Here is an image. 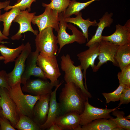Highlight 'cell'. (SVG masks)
I'll list each match as a JSON object with an SVG mask.
<instances>
[{
	"label": "cell",
	"mask_w": 130,
	"mask_h": 130,
	"mask_svg": "<svg viewBox=\"0 0 130 130\" xmlns=\"http://www.w3.org/2000/svg\"><path fill=\"white\" fill-rule=\"evenodd\" d=\"M87 97L74 84L66 83L59 96L61 115L70 111H74L80 115L84 110Z\"/></svg>",
	"instance_id": "1"
},
{
	"label": "cell",
	"mask_w": 130,
	"mask_h": 130,
	"mask_svg": "<svg viewBox=\"0 0 130 130\" xmlns=\"http://www.w3.org/2000/svg\"><path fill=\"white\" fill-rule=\"evenodd\" d=\"M59 29L57 31L58 43L59 48L58 55L63 47L66 45L76 42L80 44L85 43L86 39L82 32L71 23L68 24L65 20L63 12L58 13Z\"/></svg>",
	"instance_id": "2"
},
{
	"label": "cell",
	"mask_w": 130,
	"mask_h": 130,
	"mask_svg": "<svg viewBox=\"0 0 130 130\" xmlns=\"http://www.w3.org/2000/svg\"><path fill=\"white\" fill-rule=\"evenodd\" d=\"M21 84L19 82L10 87L8 90L9 96L15 103L20 115H25L33 119V108L40 96L25 94Z\"/></svg>",
	"instance_id": "3"
},
{
	"label": "cell",
	"mask_w": 130,
	"mask_h": 130,
	"mask_svg": "<svg viewBox=\"0 0 130 130\" xmlns=\"http://www.w3.org/2000/svg\"><path fill=\"white\" fill-rule=\"evenodd\" d=\"M60 65L65 72L64 79L66 83L74 84L82 90L86 96L91 98L92 96L85 88L83 81V75L80 65L75 66L69 54L63 55L61 57Z\"/></svg>",
	"instance_id": "4"
},
{
	"label": "cell",
	"mask_w": 130,
	"mask_h": 130,
	"mask_svg": "<svg viewBox=\"0 0 130 130\" xmlns=\"http://www.w3.org/2000/svg\"><path fill=\"white\" fill-rule=\"evenodd\" d=\"M53 29L48 27L39 33L35 39L36 49L40 53L47 55H56L58 50L57 37Z\"/></svg>",
	"instance_id": "5"
},
{
	"label": "cell",
	"mask_w": 130,
	"mask_h": 130,
	"mask_svg": "<svg viewBox=\"0 0 130 130\" xmlns=\"http://www.w3.org/2000/svg\"><path fill=\"white\" fill-rule=\"evenodd\" d=\"M37 64L43 71L47 79L52 83L58 82L61 76L58 65L55 55H47L39 53Z\"/></svg>",
	"instance_id": "6"
},
{
	"label": "cell",
	"mask_w": 130,
	"mask_h": 130,
	"mask_svg": "<svg viewBox=\"0 0 130 130\" xmlns=\"http://www.w3.org/2000/svg\"><path fill=\"white\" fill-rule=\"evenodd\" d=\"M0 107L2 114L14 128L19 119V113L15 103L9 96L8 90L0 87Z\"/></svg>",
	"instance_id": "7"
},
{
	"label": "cell",
	"mask_w": 130,
	"mask_h": 130,
	"mask_svg": "<svg viewBox=\"0 0 130 130\" xmlns=\"http://www.w3.org/2000/svg\"><path fill=\"white\" fill-rule=\"evenodd\" d=\"M88 98H87L84 110L80 115L81 126L85 125L94 120L99 119L113 118L110 113L119 109H118V107L110 109H108L107 107L105 108L95 107L89 104Z\"/></svg>",
	"instance_id": "8"
},
{
	"label": "cell",
	"mask_w": 130,
	"mask_h": 130,
	"mask_svg": "<svg viewBox=\"0 0 130 130\" xmlns=\"http://www.w3.org/2000/svg\"><path fill=\"white\" fill-rule=\"evenodd\" d=\"M31 44L28 42L25 45L22 52L14 61L15 65L13 70L8 73V80L10 87L20 82L24 71L26 59L31 52Z\"/></svg>",
	"instance_id": "9"
},
{
	"label": "cell",
	"mask_w": 130,
	"mask_h": 130,
	"mask_svg": "<svg viewBox=\"0 0 130 130\" xmlns=\"http://www.w3.org/2000/svg\"><path fill=\"white\" fill-rule=\"evenodd\" d=\"M43 13L41 15L34 16L32 22L36 24L39 32L45 29L51 27L56 31L59 29V23L58 13L56 11L48 7H45Z\"/></svg>",
	"instance_id": "10"
},
{
	"label": "cell",
	"mask_w": 130,
	"mask_h": 130,
	"mask_svg": "<svg viewBox=\"0 0 130 130\" xmlns=\"http://www.w3.org/2000/svg\"><path fill=\"white\" fill-rule=\"evenodd\" d=\"M59 83L49 82L46 79L39 78L34 79H29L21 88L22 91L35 95L51 94L52 89Z\"/></svg>",
	"instance_id": "11"
},
{
	"label": "cell",
	"mask_w": 130,
	"mask_h": 130,
	"mask_svg": "<svg viewBox=\"0 0 130 130\" xmlns=\"http://www.w3.org/2000/svg\"><path fill=\"white\" fill-rule=\"evenodd\" d=\"M99 43H95L89 47V48L78 54L77 56L80 62V66L83 70V72L85 80L84 86L88 90L86 79L87 70L89 67H91L92 70L96 66L95 62L98 56L99 53Z\"/></svg>",
	"instance_id": "12"
},
{
	"label": "cell",
	"mask_w": 130,
	"mask_h": 130,
	"mask_svg": "<svg viewBox=\"0 0 130 130\" xmlns=\"http://www.w3.org/2000/svg\"><path fill=\"white\" fill-rule=\"evenodd\" d=\"M99 44V53L98 58L99 61L93 71L97 72L102 65L109 61L112 62L114 65L118 66L115 57L119 46L102 40Z\"/></svg>",
	"instance_id": "13"
},
{
	"label": "cell",
	"mask_w": 130,
	"mask_h": 130,
	"mask_svg": "<svg viewBox=\"0 0 130 130\" xmlns=\"http://www.w3.org/2000/svg\"><path fill=\"white\" fill-rule=\"evenodd\" d=\"M39 52L36 49L35 51L31 52L27 58L26 62L25 70L21 77V84H24L31 76L47 79L43 71L37 64V61Z\"/></svg>",
	"instance_id": "14"
},
{
	"label": "cell",
	"mask_w": 130,
	"mask_h": 130,
	"mask_svg": "<svg viewBox=\"0 0 130 130\" xmlns=\"http://www.w3.org/2000/svg\"><path fill=\"white\" fill-rule=\"evenodd\" d=\"M115 32L112 34L102 36V40L109 41L118 46L130 43V20H128L124 26L117 24Z\"/></svg>",
	"instance_id": "15"
},
{
	"label": "cell",
	"mask_w": 130,
	"mask_h": 130,
	"mask_svg": "<svg viewBox=\"0 0 130 130\" xmlns=\"http://www.w3.org/2000/svg\"><path fill=\"white\" fill-rule=\"evenodd\" d=\"M36 13V12L29 13L27 9L20 11L13 21L19 24L20 29L16 34L11 37L12 40L20 39L22 37L21 34L28 31L32 32L36 35L38 34V31L33 30L31 25L32 20Z\"/></svg>",
	"instance_id": "16"
},
{
	"label": "cell",
	"mask_w": 130,
	"mask_h": 130,
	"mask_svg": "<svg viewBox=\"0 0 130 130\" xmlns=\"http://www.w3.org/2000/svg\"><path fill=\"white\" fill-rule=\"evenodd\" d=\"M50 96L51 94L40 95L39 99L34 107L33 119L40 126L46 120Z\"/></svg>",
	"instance_id": "17"
},
{
	"label": "cell",
	"mask_w": 130,
	"mask_h": 130,
	"mask_svg": "<svg viewBox=\"0 0 130 130\" xmlns=\"http://www.w3.org/2000/svg\"><path fill=\"white\" fill-rule=\"evenodd\" d=\"M63 82H61L56 87L53 91L51 93L49 101V108L47 118L45 122L40 126L41 130L47 129L52 124L55 123V121L59 116L61 115L60 107L59 103L57 101L56 94L57 91Z\"/></svg>",
	"instance_id": "18"
},
{
	"label": "cell",
	"mask_w": 130,
	"mask_h": 130,
	"mask_svg": "<svg viewBox=\"0 0 130 130\" xmlns=\"http://www.w3.org/2000/svg\"><path fill=\"white\" fill-rule=\"evenodd\" d=\"M80 114L74 111H70L58 117L55 123L62 130H80Z\"/></svg>",
	"instance_id": "19"
},
{
	"label": "cell",
	"mask_w": 130,
	"mask_h": 130,
	"mask_svg": "<svg viewBox=\"0 0 130 130\" xmlns=\"http://www.w3.org/2000/svg\"><path fill=\"white\" fill-rule=\"evenodd\" d=\"M113 15L112 12H106L99 19V21L98 23V27L95 33L86 43V46L89 47L95 43H99L102 40V34L104 29L105 27H110L113 22L114 20L112 18Z\"/></svg>",
	"instance_id": "20"
},
{
	"label": "cell",
	"mask_w": 130,
	"mask_h": 130,
	"mask_svg": "<svg viewBox=\"0 0 130 130\" xmlns=\"http://www.w3.org/2000/svg\"><path fill=\"white\" fill-rule=\"evenodd\" d=\"M82 13L80 12L75 17H67L65 18V20L67 23H72L78 26L81 30L83 35L88 41L89 40L88 29L89 27L97 26L98 22L95 20L91 21L90 20L89 18L84 19L82 18Z\"/></svg>",
	"instance_id": "21"
},
{
	"label": "cell",
	"mask_w": 130,
	"mask_h": 130,
	"mask_svg": "<svg viewBox=\"0 0 130 130\" xmlns=\"http://www.w3.org/2000/svg\"><path fill=\"white\" fill-rule=\"evenodd\" d=\"M117 127H119L111 118H100L82 126L80 130H115Z\"/></svg>",
	"instance_id": "22"
},
{
	"label": "cell",
	"mask_w": 130,
	"mask_h": 130,
	"mask_svg": "<svg viewBox=\"0 0 130 130\" xmlns=\"http://www.w3.org/2000/svg\"><path fill=\"white\" fill-rule=\"evenodd\" d=\"M115 59L121 70L125 66L130 64V43L119 46Z\"/></svg>",
	"instance_id": "23"
},
{
	"label": "cell",
	"mask_w": 130,
	"mask_h": 130,
	"mask_svg": "<svg viewBox=\"0 0 130 130\" xmlns=\"http://www.w3.org/2000/svg\"><path fill=\"white\" fill-rule=\"evenodd\" d=\"M11 9L9 12H7L0 16V21L3 22L4 26L2 33L7 37L9 35L10 29L12 22L21 11L18 7H13Z\"/></svg>",
	"instance_id": "24"
},
{
	"label": "cell",
	"mask_w": 130,
	"mask_h": 130,
	"mask_svg": "<svg viewBox=\"0 0 130 130\" xmlns=\"http://www.w3.org/2000/svg\"><path fill=\"white\" fill-rule=\"evenodd\" d=\"M25 45L22 44L15 49L9 48L4 45H0V52L4 58V63L7 64L14 61L23 49Z\"/></svg>",
	"instance_id": "25"
},
{
	"label": "cell",
	"mask_w": 130,
	"mask_h": 130,
	"mask_svg": "<svg viewBox=\"0 0 130 130\" xmlns=\"http://www.w3.org/2000/svg\"><path fill=\"white\" fill-rule=\"evenodd\" d=\"M102 0H91L86 2L82 3L77 1L76 0L71 1L69 5L65 11L63 12L65 18L70 17L72 15L77 16L80 11L85 8L93 2Z\"/></svg>",
	"instance_id": "26"
},
{
	"label": "cell",
	"mask_w": 130,
	"mask_h": 130,
	"mask_svg": "<svg viewBox=\"0 0 130 130\" xmlns=\"http://www.w3.org/2000/svg\"><path fill=\"white\" fill-rule=\"evenodd\" d=\"M19 130H40L41 129L32 118L25 115L20 114L19 119L14 127Z\"/></svg>",
	"instance_id": "27"
},
{
	"label": "cell",
	"mask_w": 130,
	"mask_h": 130,
	"mask_svg": "<svg viewBox=\"0 0 130 130\" xmlns=\"http://www.w3.org/2000/svg\"><path fill=\"white\" fill-rule=\"evenodd\" d=\"M112 112V115L116 118L111 119L119 127L123 130H130V121L125 117L124 111L116 110Z\"/></svg>",
	"instance_id": "28"
},
{
	"label": "cell",
	"mask_w": 130,
	"mask_h": 130,
	"mask_svg": "<svg viewBox=\"0 0 130 130\" xmlns=\"http://www.w3.org/2000/svg\"><path fill=\"white\" fill-rule=\"evenodd\" d=\"M71 0H52L48 4L42 3L43 7H48L56 11L59 13L64 12L70 4Z\"/></svg>",
	"instance_id": "29"
},
{
	"label": "cell",
	"mask_w": 130,
	"mask_h": 130,
	"mask_svg": "<svg viewBox=\"0 0 130 130\" xmlns=\"http://www.w3.org/2000/svg\"><path fill=\"white\" fill-rule=\"evenodd\" d=\"M125 85L119 84L117 89L113 92L109 93H103L102 95L106 99V103H108L111 102H115L119 100Z\"/></svg>",
	"instance_id": "30"
},
{
	"label": "cell",
	"mask_w": 130,
	"mask_h": 130,
	"mask_svg": "<svg viewBox=\"0 0 130 130\" xmlns=\"http://www.w3.org/2000/svg\"><path fill=\"white\" fill-rule=\"evenodd\" d=\"M117 74L119 84L130 86V64L125 66Z\"/></svg>",
	"instance_id": "31"
},
{
	"label": "cell",
	"mask_w": 130,
	"mask_h": 130,
	"mask_svg": "<svg viewBox=\"0 0 130 130\" xmlns=\"http://www.w3.org/2000/svg\"><path fill=\"white\" fill-rule=\"evenodd\" d=\"M37 0H18L16 3L14 5L11 6L9 5L4 8V10L7 11L12 8L15 7H19L21 11L25 10L27 8L28 12L31 11V6L32 3L35 2Z\"/></svg>",
	"instance_id": "32"
},
{
	"label": "cell",
	"mask_w": 130,
	"mask_h": 130,
	"mask_svg": "<svg viewBox=\"0 0 130 130\" xmlns=\"http://www.w3.org/2000/svg\"><path fill=\"white\" fill-rule=\"evenodd\" d=\"M0 130H16L9 121L0 111Z\"/></svg>",
	"instance_id": "33"
},
{
	"label": "cell",
	"mask_w": 130,
	"mask_h": 130,
	"mask_svg": "<svg viewBox=\"0 0 130 130\" xmlns=\"http://www.w3.org/2000/svg\"><path fill=\"white\" fill-rule=\"evenodd\" d=\"M118 107L122 104H127L130 102V86H125L122 91Z\"/></svg>",
	"instance_id": "34"
},
{
	"label": "cell",
	"mask_w": 130,
	"mask_h": 130,
	"mask_svg": "<svg viewBox=\"0 0 130 130\" xmlns=\"http://www.w3.org/2000/svg\"><path fill=\"white\" fill-rule=\"evenodd\" d=\"M0 87L5 88L8 90L10 87L8 82V73L4 70L0 71Z\"/></svg>",
	"instance_id": "35"
},
{
	"label": "cell",
	"mask_w": 130,
	"mask_h": 130,
	"mask_svg": "<svg viewBox=\"0 0 130 130\" xmlns=\"http://www.w3.org/2000/svg\"><path fill=\"white\" fill-rule=\"evenodd\" d=\"M1 11L0 10V16L1 14ZM8 38L5 36L0 31V43L3 44L4 43H7V42L2 41L4 39H8Z\"/></svg>",
	"instance_id": "36"
},
{
	"label": "cell",
	"mask_w": 130,
	"mask_h": 130,
	"mask_svg": "<svg viewBox=\"0 0 130 130\" xmlns=\"http://www.w3.org/2000/svg\"><path fill=\"white\" fill-rule=\"evenodd\" d=\"M10 1L9 0H6L3 2H0V10L4 8L8 5H9Z\"/></svg>",
	"instance_id": "37"
},
{
	"label": "cell",
	"mask_w": 130,
	"mask_h": 130,
	"mask_svg": "<svg viewBox=\"0 0 130 130\" xmlns=\"http://www.w3.org/2000/svg\"><path fill=\"white\" fill-rule=\"evenodd\" d=\"M47 130H62L60 127L56 123L52 124Z\"/></svg>",
	"instance_id": "38"
},
{
	"label": "cell",
	"mask_w": 130,
	"mask_h": 130,
	"mask_svg": "<svg viewBox=\"0 0 130 130\" xmlns=\"http://www.w3.org/2000/svg\"><path fill=\"white\" fill-rule=\"evenodd\" d=\"M4 58L3 57L1 56H0V60H4Z\"/></svg>",
	"instance_id": "39"
},
{
	"label": "cell",
	"mask_w": 130,
	"mask_h": 130,
	"mask_svg": "<svg viewBox=\"0 0 130 130\" xmlns=\"http://www.w3.org/2000/svg\"><path fill=\"white\" fill-rule=\"evenodd\" d=\"M125 117L127 119H130V115L127 116H125Z\"/></svg>",
	"instance_id": "40"
},
{
	"label": "cell",
	"mask_w": 130,
	"mask_h": 130,
	"mask_svg": "<svg viewBox=\"0 0 130 130\" xmlns=\"http://www.w3.org/2000/svg\"><path fill=\"white\" fill-rule=\"evenodd\" d=\"M1 107H0V111L1 110Z\"/></svg>",
	"instance_id": "41"
}]
</instances>
